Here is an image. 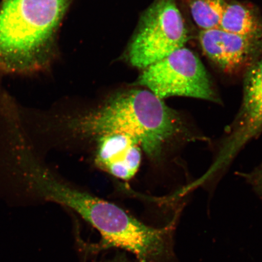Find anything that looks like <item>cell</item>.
I'll return each mask as SVG.
<instances>
[{
  "label": "cell",
  "mask_w": 262,
  "mask_h": 262,
  "mask_svg": "<svg viewBox=\"0 0 262 262\" xmlns=\"http://www.w3.org/2000/svg\"><path fill=\"white\" fill-rule=\"evenodd\" d=\"M44 131L50 146L72 152H89L101 137L128 134L156 166L180 147L204 140L181 114L148 90L121 92L98 106L57 115L44 122Z\"/></svg>",
  "instance_id": "cell-1"
},
{
  "label": "cell",
  "mask_w": 262,
  "mask_h": 262,
  "mask_svg": "<svg viewBox=\"0 0 262 262\" xmlns=\"http://www.w3.org/2000/svg\"><path fill=\"white\" fill-rule=\"evenodd\" d=\"M41 198L71 209L99 232L90 249L99 252L119 248L138 262H165L171 254V238L179 212L165 227L147 225L120 206L78 188L52 172L45 179Z\"/></svg>",
  "instance_id": "cell-2"
},
{
  "label": "cell",
  "mask_w": 262,
  "mask_h": 262,
  "mask_svg": "<svg viewBox=\"0 0 262 262\" xmlns=\"http://www.w3.org/2000/svg\"><path fill=\"white\" fill-rule=\"evenodd\" d=\"M72 0H2L0 70L25 73L42 67Z\"/></svg>",
  "instance_id": "cell-3"
},
{
  "label": "cell",
  "mask_w": 262,
  "mask_h": 262,
  "mask_svg": "<svg viewBox=\"0 0 262 262\" xmlns=\"http://www.w3.org/2000/svg\"><path fill=\"white\" fill-rule=\"evenodd\" d=\"M139 84L162 100L186 97L219 101L204 64L194 52L185 47L145 69Z\"/></svg>",
  "instance_id": "cell-4"
},
{
  "label": "cell",
  "mask_w": 262,
  "mask_h": 262,
  "mask_svg": "<svg viewBox=\"0 0 262 262\" xmlns=\"http://www.w3.org/2000/svg\"><path fill=\"white\" fill-rule=\"evenodd\" d=\"M188 32L175 0H157L144 14L128 52L130 63L146 69L180 48Z\"/></svg>",
  "instance_id": "cell-5"
},
{
  "label": "cell",
  "mask_w": 262,
  "mask_h": 262,
  "mask_svg": "<svg viewBox=\"0 0 262 262\" xmlns=\"http://www.w3.org/2000/svg\"><path fill=\"white\" fill-rule=\"evenodd\" d=\"M199 40L203 51L225 73L233 74L253 60L261 41L222 30L201 31Z\"/></svg>",
  "instance_id": "cell-6"
},
{
  "label": "cell",
  "mask_w": 262,
  "mask_h": 262,
  "mask_svg": "<svg viewBox=\"0 0 262 262\" xmlns=\"http://www.w3.org/2000/svg\"><path fill=\"white\" fill-rule=\"evenodd\" d=\"M89 152L98 168L118 180L128 181L140 169L143 150L133 137L117 134L101 137Z\"/></svg>",
  "instance_id": "cell-7"
},
{
  "label": "cell",
  "mask_w": 262,
  "mask_h": 262,
  "mask_svg": "<svg viewBox=\"0 0 262 262\" xmlns=\"http://www.w3.org/2000/svg\"><path fill=\"white\" fill-rule=\"evenodd\" d=\"M219 28L255 40L262 39L261 16L243 3L226 2Z\"/></svg>",
  "instance_id": "cell-8"
},
{
  "label": "cell",
  "mask_w": 262,
  "mask_h": 262,
  "mask_svg": "<svg viewBox=\"0 0 262 262\" xmlns=\"http://www.w3.org/2000/svg\"><path fill=\"white\" fill-rule=\"evenodd\" d=\"M225 0H189L193 20L201 31L219 28Z\"/></svg>",
  "instance_id": "cell-9"
},
{
  "label": "cell",
  "mask_w": 262,
  "mask_h": 262,
  "mask_svg": "<svg viewBox=\"0 0 262 262\" xmlns=\"http://www.w3.org/2000/svg\"><path fill=\"white\" fill-rule=\"evenodd\" d=\"M247 179L262 199V163L253 172L247 175Z\"/></svg>",
  "instance_id": "cell-10"
},
{
  "label": "cell",
  "mask_w": 262,
  "mask_h": 262,
  "mask_svg": "<svg viewBox=\"0 0 262 262\" xmlns=\"http://www.w3.org/2000/svg\"><path fill=\"white\" fill-rule=\"evenodd\" d=\"M104 262H138L136 260H131L127 256L125 253H118L112 258L106 260Z\"/></svg>",
  "instance_id": "cell-11"
},
{
  "label": "cell",
  "mask_w": 262,
  "mask_h": 262,
  "mask_svg": "<svg viewBox=\"0 0 262 262\" xmlns=\"http://www.w3.org/2000/svg\"><path fill=\"white\" fill-rule=\"evenodd\" d=\"M95 262H96V261H95Z\"/></svg>",
  "instance_id": "cell-12"
}]
</instances>
